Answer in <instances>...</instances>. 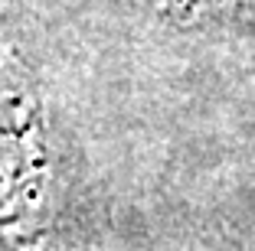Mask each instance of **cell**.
Returning <instances> with one entry per match:
<instances>
[{
  "instance_id": "6da1fadb",
  "label": "cell",
  "mask_w": 255,
  "mask_h": 251,
  "mask_svg": "<svg viewBox=\"0 0 255 251\" xmlns=\"http://www.w3.org/2000/svg\"><path fill=\"white\" fill-rule=\"evenodd\" d=\"M53 235V147L36 75L16 49L0 56V251Z\"/></svg>"
},
{
  "instance_id": "7a4b0ae2",
  "label": "cell",
  "mask_w": 255,
  "mask_h": 251,
  "mask_svg": "<svg viewBox=\"0 0 255 251\" xmlns=\"http://www.w3.org/2000/svg\"><path fill=\"white\" fill-rule=\"evenodd\" d=\"M134 3H141L150 13L173 20V23H200L229 10L236 0H134Z\"/></svg>"
}]
</instances>
